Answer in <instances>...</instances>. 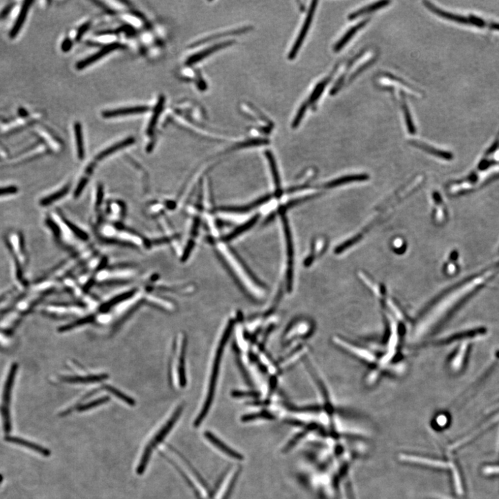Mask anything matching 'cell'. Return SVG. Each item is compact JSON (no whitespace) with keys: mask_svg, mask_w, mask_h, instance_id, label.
Listing matches in <instances>:
<instances>
[{"mask_svg":"<svg viewBox=\"0 0 499 499\" xmlns=\"http://www.w3.org/2000/svg\"><path fill=\"white\" fill-rule=\"evenodd\" d=\"M108 399H109L108 397H102L101 399L95 400V401H91L90 403H87V404L81 406L78 409V410L79 411L89 410V409H93V408L98 407V406L104 404V403L107 402Z\"/></svg>","mask_w":499,"mask_h":499,"instance_id":"cell-32","label":"cell"},{"mask_svg":"<svg viewBox=\"0 0 499 499\" xmlns=\"http://www.w3.org/2000/svg\"><path fill=\"white\" fill-rule=\"evenodd\" d=\"M106 390L110 392H111L112 395L115 396L119 398V399L122 400L125 403H128L130 406H135V401L132 399V398L129 397V396L124 395L123 392L119 391L117 389H115V388L112 387V386H106Z\"/></svg>","mask_w":499,"mask_h":499,"instance_id":"cell-29","label":"cell"},{"mask_svg":"<svg viewBox=\"0 0 499 499\" xmlns=\"http://www.w3.org/2000/svg\"><path fill=\"white\" fill-rule=\"evenodd\" d=\"M186 341L185 339L182 340V349H181L180 361L178 365L179 382L181 386L186 384L185 368H184V358H185Z\"/></svg>","mask_w":499,"mask_h":499,"instance_id":"cell-21","label":"cell"},{"mask_svg":"<svg viewBox=\"0 0 499 499\" xmlns=\"http://www.w3.org/2000/svg\"><path fill=\"white\" fill-rule=\"evenodd\" d=\"M273 415L270 414V413L266 412V411H263V412L253 413V414H249L245 415L242 418V421L243 422H250V421H254L255 420H258V419H266V420H271L273 418Z\"/></svg>","mask_w":499,"mask_h":499,"instance_id":"cell-28","label":"cell"},{"mask_svg":"<svg viewBox=\"0 0 499 499\" xmlns=\"http://www.w3.org/2000/svg\"><path fill=\"white\" fill-rule=\"evenodd\" d=\"M16 192V189L13 188L0 189V196L7 195V194Z\"/></svg>","mask_w":499,"mask_h":499,"instance_id":"cell-36","label":"cell"},{"mask_svg":"<svg viewBox=\"0 0 499 499\" xmlns=\"http://www.w3.org/2000/svg\"><path fill=\"white\" fill-rule=\"evenodd\" d=\"M5 438L9 443L15 444V445L28 449L29 450L34 451V452L40 453L42 456L45 457L50 456L51 452L48 449L44 448L42 446L36 445V444L32 443V442L26 441V440H24L23 438L9 435H7Z\"/></svg>","mask_w":499,"mask_h":499,"instance_id":"cell-8","label":"cell"},{"mask_svg":"<svg viewBox=\"0 0 499 499\" xmlns=\"http://www.w3.org/2000/svg\"><path fill=\"white\" fill-rule=\"evenodd\" d=\"M401 96H402V108L403 113H404L406 121H407V125L408 127V130H409V133L411 134H415L416 132L415 130V128L414 124H413V121L412 118H411V112L409 111V108H408L407 102L404 101V97H403V92H401Z\"/></svg>","mask_w":499,"mask_h":499,"instance_id":"cell-26","label":"cell"},{"mask_svg":"<svg viewBox=\"0 0 499 499\" xmlns=\"http://www.w3.org/2000/svg\"><path fill=\"white\" fill-rule=\"evenodd\" d=\"M32 2H25L23 7H22L20 14H19L18 18L17 19L16 24L13 26L12 31L11 32L10 36L11 37H14L17 34H18L19 31H20L21 27H22V24H24V21L26 20V16L27 15L28 9H29L30 5L32 4Z\"/></svg>","mask_w":499,"mask_h":499,"instance_id":"cell-20","label":"cell"},{"mask_svg":"<svg viewBox=\"0 0 499 499\" xmlns=\"http://www.w3.org/2000/svg\"><path fill=\"white\" fill-rule=\"evenodd\" d=\"M318 2L313 1L311 3V5H310L309 9H308L307 16H306V20H304L303 25L301 28L300 34L296 42H295L294 45L291 48L290 52H289L288 58L290 60H293L296 58L297 54H298L299 49H300L301 46H302V43L305 39L306 34H307L308 30H309L310 26H311L312 20H313L314 13H315L316 9L317 8Z\"/></svg>","mask_w":499,"mask_h":499,"instance_id":"cell-5","label":"cell"},{"mask_svg":"<svg viewBox=\"0 0 499 499\" xmlns=\"http://www.w3.org/2000/svg\"><path fill=\"white\" fill-rule=\"evenodd\" d=\"M471 22V25H475L476 26H479V27H485V26H487V27L490 28L491 23H488V22H485L481 18H477V17L471 16L469 18Z\"/></svg>","mask_w":499,"mask_h":499,"instance_id":"cell-34","label":"cell"},{"mask_svg":"<svg viewBox=\"0 0 499 499\" xmlns=\"http://www.w3.org/2000/svg\"><path fill=\"white\" fill-rule=\"evenodd\" d=\"M165 97L161 96L160 97L159 100L157 105H156L155 110H154L153 115H152L151 119H150L149 123H148L147 133L148 135H151L153 133L154 129L157 125L158 119H159L160 115L162 113L164 108V104H165Z\"/></svg>","mask_w":499,"mask_h":499,"instance_id":"cell-15","label":"cell"},{"mask_svg":"<svg viewBox=\"0 0 499 499\" xmlns=\"http://www.w3.org/2000/svg\"><path fill=\"white\" fill-rule=\"evenodd\" d=\"M390 3V1H380L378 3L372 4V5L368 6V7H364V8L359 9L356 12L352 13L348 17V19L350 20H354V19L357 18L358 17L361 16V15L365 14V13H368L370 12H373V11L378 10L383 8V7H386Z\"/></svg>","mask_w":499,"mask_h":499,"instance_id":"cell-19","label":"cell"},{"mask_svg":"<svg viewBox=\"0 0 499 499\" xmlns=\"http://www.w3.org/2000/svg\"><path fill=\"white\" fill-rule=\"evenodd\" d=\"M87 27H88V24H85V25L83 26V27H81V29H80L79 34H77V40H78V39H80V37H81L82 34L84 33L85 30L87 29Z\"/></svg>","mask_w":499,"mask_h":499,"instance_id":"cell-38","label":"cell"},{"mask_svg":"<svg viewBox=\"0 0 499 499\" xmlns=\"http://www.w3.org/2000/svg\"><path fill=\"white\" fill-rule=\"evenodd\" d=\"M401 460L406 462H411V463L422 464V465L430 466L432 467L445 468L447 464L445 462L432 460V459L423 458V457L408 456L403 455L401 457Z\"/></svg>","mask_w":499,"mask_h":499,"instance_id":"cell-13","label":"cell"},{"mask_svg":"<svg viewBox=\"0 0 499 499\" xmlns=\"http://www.w3.org/2000/svg\"><path fill=\"white\" fill-rule=\"evenodd\" d=\"M240 472L239 467H233L230 469L226 474L223 476L222 480L219 482L217 488L215 490L213 499H228L232 488H233L234 483L237 479V476Z\"/></svg>","mask_w":499,"mask_h":499,"instance_id":"cell-4","label":"cell"},{"mask_svg":"<svg viewBox=\"0 0 499 499\" xmlns=\"http://www.w3.org/2000/svg\"><path fill=\"white\" fill-rule=\"evenodd\" d=\"M18 372V364L12 363L7 369L0 392V418H1V424L4 431L7 434L10 433L12 428L11 420V403Z\"/></svg>","mask_w":499,"mask_h":499,"instance_id":"cell-2","label":"cell"},{"mask_svg":"<svg viewBox=\"0 0 499 499\" xmlns=\"http://www.w3.org/2000/svg\"><path fill=\"white\" fill-rule=\"evenodd\" d=\"M149 108L147 106H135V107H129L118 108V109L108 110V111L103 112V117L105 118H112L120 117V116L137 115V114L144 113L148 111Z\"/></svg>","mask_w":499,"mask_h":499,"instance_id":"cell-10","label":"cell"},{"mask_svg":"<svg viewBox=\"0 0 499 499\" xmlns=\"http://www.w3.org/2000/svg\"><path fill=\"white\" fill-rule=\"evenodd\" d=\"M283 222L285 224L286 241H287V251H288V270H287V289H288L289 291H290L292 289L293 286V242L292 239H291V232L289 228L288 223H287V219L285 217H284Z\"/></svg>","mask_w":499,"mask_h":499,"instance_id":"cell-7","label":"cell"},{"mask_svg":"<svg viewBox=\"0 0 499 499\" xmlns=\"http://www.w3.org/2000/svg\"><path fill=\"white\" fill-rule=\"evenodd\" d=\"M374 60H375V59H374V60H369V62H367V63H366V64H365L364 65H363V66H362L361 67V68H359V69H358L357 70V71H356V72H354V73L353 74H352V75L351 76V77H350V80H351V81H352V80H353L354 79V78H355L356 77H357V75H359V74L360 73H361V72L362 71H363V70H364L365 69H366V68H367V67L370 66V65L372 64L373 62H374Z\"/></svg>","mask_w":499,"mask_h":499,"instance_id":"cell-35","label":"cell"},{"mask_svg":"<svg viewBox=\"0 0 499 499\" xmlns=\"http://www.w3.org/2000/svg\"><path fill=\"white\" fill-rule=\"evenodd\" d=\"M485 332H486V329L485 328H479L472 329V330L463 331V332L459 333V334L453 335V336L449 337V338H447V339H445V340H443V341H442L441 344L443 345L449 344V342L462 340V339L472 338V337L479 336V335L485 334Z\"/></svg>","mask_w":499,"mask_h":499,"instance_id":"cell-14","label":"cell"},{"mask_svg":"<svg viewBox=\"0 0 499 499\" xmlns=\"http://www.w3.org/2000/svg\"><path fill=\"white\" fill-rule=\"evenodd\" d=\"M204 435H205L207 441L214 446L215 448L218 449V450L226 454L227 456L230 457V458L234 459V460H243V457L241 453H238L237 451H234L229 446L226 445V443L221 441L218 437H216V435H214L211 432H205Z\"/></svg>","mask_w":499,"mask_h":499,"instance_id":"cell-6","label":"cell"},{"mask_svg":"<svg viewBox=\"0 0 499 499\" xmlns=\"http://www.w3.org/2000/svg\"><path fill=\"white\" fill-rule=\"evenodd\" d=\"M496 357L497 358H498V359H499V351H498V352H496Z\"/></svg>","mask_w":499,"mask_h":499,"instance_id":"cell-39","label":"cell"},{"mask_svg":"<svg viewBox=\"0 0 499 499\" xmlns=\"http://www.w3.org/2000/svg\"><path fill=\"white\" fill-rule=\"evenodd\" d=\"M257 219H258V216L254 217V218L252 219V220L250 221V222L246 223V224L239 227L238 229L234 230V231L232 232V233H230L229 235L226 236V237L224 238L225 241H230V240L233 239V238L237 237V236L241 234L242 232H245V230L249 229V228H251V226H253L255 223L257 222Z\"/></svg>","mask_w":499,"mask_h":499,"instance_id":"cell-27","label":"cell"},{"mask_svg":"<svg viewBox=\"0 0 499 499\" xmlns=\"http://www.w3.org/2000/svg\"><path fill=\"white\" fill-rule=\"evenodd\" d=\"M425 4L426 7H428L432 12L435 13V14L438 15V16L443 17V18L447 19V20L454 21V22H458L460 24H471L470 22V19L465 18V17L458 16V15L453 14V13H450L448 12H446L445 11L441 10V9L437 8L435 6L432 5L431 3H428V2H424Z\"/></svg>","mask_w":499,"mask_h":499,"instance_id":"cell-12","label":"cell"},{"mask_svg":"<svg viewBox=\"0 0 499 499\" xmlns=\"http://www.w3.org/2000/svg\"><path fill=\"white\" fill-rule=\"evenodd\" d=\"M9 336V334L5 331L0 330V348H8L11 344V340Z\"/></svg>","mask_w":499,"mask_h":499,"instance_id":"cell-33","label":"cell"},{"mask_svg":"<svg viewBox=\"0 0 499 499\" xmlns=\"http://www.w3.org/2000/svg\"><path fill=\"white\" fill-rule=\"evenodd\" d=\"M367 22H368L367 20L363 21V22L358 24L357 26H354L353 27L350 28L349 31L347 32L346 35L340 39V41L336 43V46L334 47L335 51L338 52V51H340L346 45V43L353 37L354 34L357 33L362 27H363L367 24Z\"/></svg>","mask_w":499,"mask_h":499,"instance_id":"cell-18","label":"cell"},{"mask_svg":"<svg viewBox=\"0 0 499 499\" xmlns=\"http://www.w3.org/2000/svg\"><path fill=\"white\" fill-rule=\"evenodd\" d=\"M232 42H225V43H219L218 45H214V46L209 47L205 49V50L200 51V52L197 53V54L193 55V56L190 57L186 60V64L189 65V66H191V65L197 64L200 60H203V59L206 58L208 56L209 54H213V53L216 52V51H219V49L225 48V47L229 46L231 45Z\"/></svg>","mask_w":499,"mask_h":499,"instance_id":"cell-11","label":"cell"},{"mask_svg":"<svg viewBox=\"0 0 499 499\" xmlns=\"http://www.w3.org/2000/svg\"><path fill=\"white\" fill-rule=\"evenodd\" d=\"M74 133H75L76 142L79 157L83 158L84 157V148H83V134H82L81 126L79 122H76L74 124Z\"/></svg>","mask_w":499,"mask_h":499,"instance_id":"cell-25","label":"cell"},{"mask_svg":"<svg viewBox=\"0 0 499 499\" xmlns=\"http://www.w3.org/2000/svg\"><path fill=\"white\" fill-rule=\"evenodd\" d=\"M135 139L133 138L126 139L125 140L121 141L117 144H115V145L110 146V148H107V149L104 150L102 153L98 155L99 159H102L106 156L110 155V154L115 153V151H117L118 150L121 149V148H124L126 146L131 145L133 143H134Z\"/></svg>","mask_w":499,"mask_h":499,"instance_id":"cell-23","label":"cell"},{"mask_svg":"<svg viewBox=\"0 0 499 499\" xmlns=\"http://www.w3.org/2000/svg\"><path fill=\"white\" fill-rule=\"evenodd\" d=\"M72 47V42L69 41V40H66V41L63 43L62 49L64 51H68Z\"/></svg>","mask_w":499,"mask_h":499,"instance_id":"cell-37","label":"cell"},{"mask_svg":"<svg viewBox=\"0 0 499 499\" xmlns=\"http://www.w3.org/2000/svg\"><path fill=\"white\" fill-rule=\"evenodd\" d=\"M182 410H183L182 406L177 408L175 412L173 413L172 416L168 420V422L166 423L163 427L154 436L153 439L148 443L147 446L145 447V450L142 453L140 463H139L138 468H137L136 472L138 475H142L145 472L146 466L148 465V461H149L153 449L157 447L158 444L162 443L164 441L166 436L168 435L169 432L171 431V430L172 429L173 426L176 424L177 421L180 418Z\"/></svg>","mask_w":499,"mask_h":499,"instance_id":"cell-3","label":"cell"},{"mask_svg":"<svg viewBox=\"0 0 499 499\" xmlns=\"http://www.w3.org/2000/svg\"><path fill=\"white\" fill-rule=\"evenodd\" d=\"M106 378H107L106 375H99L87 377H64L63 380L65 382L73 383V384H88V383L100 382Z\"/></svg>","mask_w":499,"mask_h":499,"instance_id":"cell-16","label":"cell"},{"mask_svg":"<svg viewBox=\"0 0 499 499\" xmlns=\"http://www.w3.org/2000/svg\"><path fill=\"white\" fill-rule=\"evenodd\" d=\"M248 29H249L248 28H239V29L231 30V31L224 32V33L219 34V35L209 36V37L207 38L206 39L203 40V41H201L197 42V43L195 44L196 45L195 46H198V45H199L200 44H203L204 43H205V42H208L211 41V40L216 39V38L222 37V36L234 35V34H238L239 33H243V32H245V31H247V30Z\"/></svg>","mask_w":499,"mask_h":499,"instance_id":"cell-30","label":"cell"},{"mask_svg":"<svg viewBox=\"0 0 499 499\" xmlns=\"http://www.w3.org/2000/svg\"><path fill=\"white\" fill-rule=\"evenodd\" d=\"M94 320V317L93 316H88V317L85 318V319H82L76 322H74L73 323L69 324V325H66V326L60 327L59 329L60 331H66L70 330V329L75 328V327L81 326V325H85V324L90 323Z\"/></svg>","mask_w":499,"mask_h":499,"instance_id":"cell-31","label":"cell"},{"mask_svg":"<svg viewBox=\"0 0 499 499\" xmlns=\"http://www.w3.org/2000/svg\"><path fill=\"white\" fill-rule=\"evenodd\" d=\"M119 47L120 45L117 43L110 44V45H108L107 46H105L104 48L101 49L96 54H93L92 56L88 57V58H85L84 60L78 63L77 66H76L77 69L79 70L84 69L86 67L94 64V63L102 58L106 55L110 54V52L119 48Z\"/></svg>","mask_w":499,"mask_h":499,"instance_id":"cell-9","label":"cell"},{"mask_svg":"<svg viewBox=\"0 0 499 499\" xmlns=\"http://www.w3.org/2000/svg\"><path fill=\"white\" fill-rule=\"evenodd\" d=\"M234 326V321L232 320V321L229 322L228 325H227L226 329H225L224 334H223L222 338H221L220 341H219L218 347H217L216 354H215L214 362H213L212 368H211L210 380H209V382L208 390H207V392L206 399H205V402H204L203 407H202L201 413L198 415L197 418H196L195 422H194V424L195 427H198V426L201 425L202 422H203L204 419L206 418L211 404H212L213 401H214L217 380H218L219 378V371H220L223 355H224L225 348H226L227 342H228L230 336H231Z\"/></svg>","mask_w":499,"mask_h":499,"instance_id":"cell-1","label":"cell"},{"mask_svg":"<svg viewBox=\"0 0 499 499\" xmlns=\"http://www.w3.org/2000/svg\"><path fill=\"white\" fill-rule=\"evenodd\" d=\"M329 81V78L324 80V81L320 82L319 84L316 85L315 88H314L313 92H312L311 95H310L309 98L308 99L307 102H305L307 106L309 105L313 104L316 102H317L318 100L321 97L322 93L323 92L324 89L325 88L327 83Z\"/></svg>","mask_w":499,"mask_h":499,"instance_id":"cell-24","label":"cell"},{"mask_svg":"<svg viewBox=\"0 0 499 499\" xmlns=\"http://www.w3.org/2000/svg\"><path fill=\"white\" fill-rule=\"evenodd\" d=\"M134 293L135 291H131L115 297L111 300L108 301L106 303L103 304L102 307H101V311L104 312L108 311L110 308L115 306L116 304L121 303L123 301L127 300V299L131 298L134 295Z\"/></svg>","mask_w":499,"mask_h":499,"instance_id":"cell-22","label":"cell"},{"mask_svg":"<svg viewBox=\"0 0 499 499\" xmlns=\"http://www.w3.org/2000/svg\"><path fill=\"white\" fill-rule=\"evenodd\" d=\"M411 144L413 146H417V147L422 148L423 150H425V151L428 152V153L432 154V155L443 158V159L451 160V158H453L452 154L451 153L436 149V148L431 147V146L426 145V144L423 142H417V141H412V142H411Z\"/></svg>","mask_w":499,"mask_h":499,"instance_id":"cell-17","label":"cell"}]
</instances>
